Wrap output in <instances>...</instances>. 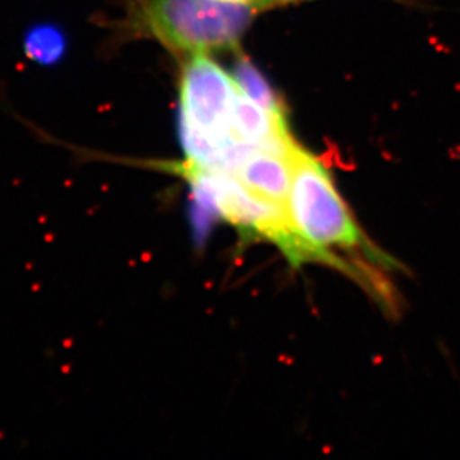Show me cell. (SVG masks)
I'll list each match as a JSON object with an SVG mask.
<instances>
[{"instance_id":"obj_6","label":"cell","mask_w":460,"mask_h":460,"mask_svg":"<svg viewBox=\"0 0 460 460\" xmlns=\"http://www.w3.org/2000/svg\"><path fill=\"white\" fill-rule=\"evenodd\" d=\"M237 2H248V4L249 2H255L256 4V0H237Z\"/></svg>"},{"instance_id":"obj_4","label":"cell","mask_w":460,"mask_h":460,"mask_svg":"<svg viewBox=\"0 0 460 460\" xmlns=\"http://www.w3.org/2000/svg\"><path fill=\"white\" fill-rule=\"evenodd\" d=\"M237 87L244 96L260 104L262 108L269 109L271 112L285 113L283 103L274 93L269 81L262 76L260 70L256 69L252 61L246 57H240L235 61L234 75H233Z\"/></svg>"},{"instance_id":"obj_1","label":"cell","mask_w":460,"mask_h":460,"mask_svg":"<svg viewBox=\"0 0 460 460\" xmlns=\"http://www.w3.org/2000/svg\"><path fill=\"white\" fill-rule=\"evenodd\" d=\"M288 158L291 163L288 219L307 260L353 271L331 249L378 252L369 246L321 161L296 142L288 151Z\"/></svg>"},{"instance_id":"obj_5","label":"cell","mask_w":460,"mask_h":460,"mask_svg":"<svg viewBox=\"0 0 460 460\" xmlns=\"http://www.w3.org/2000/svg\"><path fill=\"white\" fill-rule=\"evenodd\" d=\"M27 56L40 65H52L58 61L66 49V40L57 27L36 26L24 40Z\"/></svg>"},{"instance_id":"obj_3","label":"cell","mask_w":460,"mask_h":460,"mask_svg":"<svg viewBox=\"0 0 460 460\" xmlns=\"http://www.w3.org/2000/svg\"><path fill=\"white\" fill-rule=\"evenodd\" d=\"M228 173L234 174L256 197L287 208L291 190V163L288 154L258 148Z\"/></svg>"},{"instance_id":"obj_2","label":"cell","mask_w":460,"mask_h":460,"mask_svg":"<svg viewBox=\"0 0 460 460\" xmlns=\"http://www.w3.org/2000/svg\"><path fill=\"white\" fill-rule=\"evenodd\" d=\"M253 18V4L237 0H148L145 22L170 49L208 54L234 49Z\"/></svg>"}]
</instances>
